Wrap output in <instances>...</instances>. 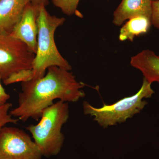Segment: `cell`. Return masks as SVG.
I'll return each instance as SVG.
<instances>
[{
  "label": "cell",
  "instance_id": "7a4b0ae2",
  "mask_svg": "<svg viewBox=\"0 0 159 159\" xmlns=\"http://www.w3.org/2000/svg\"><path fill=\"white\" fill-rule=\"evenodd\" d=\"M65 22L64 18L49 14L44 4L37 7V49L31 69L32 80L43 77L51 66H56L68 71L72 70L68 61L60 53L54 40L56 29Z\"/></svg>",
  "mask_w": 159,
  "mask_h": 159
},
{
  "label": "cell",
  "instance_id": "5b68a950",
  "mask_svg": "<svg viewBox=\"0 0 159 159\" xmlns=\"http://www.w3.org/2000/svg\"><path fill=\"white\" fill-rule=\"evenodd\" d=\"M35 54L8 31L0 30V77L3 81L12 74L32 69Z\"/></svg>",
  "mask_w": 159,
  "mask_h": 159
},
{
  "label": "cell",
  "instance_id": "6da1fadb",
  "mask_svg": "<svg viewBox=\"0 0 159 159\" xmlns=\"http://www.w3.org/2000/svg\"><path fill=\"white\" fill-rule=\"evenodd\" d=\"M84 84L78 82L70 71L54 66L48 68L43 77L21 83L18 105L9 113L25 122L38 120L45 109L56 99L75 102L85 96L81 89Z\"/></svg>",
  "mask_w": 159,
  "mask_h": 159
},
{
  "label": "cell",
  "instance_id": "2e32d148",
  "mask_svg": "<svg viewBox=\"0 0 159 159\" xmlns=\"http://www.w3.org/2000/svg\"><path fill=\"white\" fill-rule=\"evenodd\" d=\"M2 78L0 77V107L7 103L9 100L10 96L9 94L6 93L5 89L3 87L1 83Z\"/></svg>",
  "mask_w": 159,
  "mask_h": 159
},
{
  "label": "cell",
  "instance_id": "ac0fdd59",
  "mask_svg": "<svg viewBox=\"0 0 159 159\" xmlns=\"http://www.w3.org/2000/svg\"><path fill=\"white\" fill-rule=\"evenodd\" d=\"M157 1V0H152V1Z\"/></svg>",
  "mask_w": 159,
  "mask_h": 159
},
{
  "label": "cell",
  "instance_id": "e0dca14e",
  "mask_svg": "<svg viewBox=\"0 0 159 159\" xmlns=\"http://www.w3.org/2000/svg\"><path fill=\"white\" fill-rule=\"evenodd\" d=\"M48 3V0H31L30 2L31 5L36 8L41 4H44L46 6Z\"/></svg>",
  "mask_w": 159,
  "mask_h": 159
},
{
  "label": "cell",
  "instance_id": "9c48e42d",
  "mask_svg": "<svg viewBox=\"0 0 159 159\" xmlns=\"http://www.w3.org/2000/svg\"><path fill=\"white\" fill-rule=\"evenodd\" d=\"M130 65L141 71L144 79L148 82L159 84V55L153 51L143 50L131 57Z\"/></svg>",
  "mask_w": 159,
  "mask_h": 159
},
{
  "label": "cell",
  "instance_id": "9a60e30c",
  "mask_svg": "<svg viewBox=\"0 0 159 159\" xmlns=\"http://www.w3.org/2000/svg\"><path fill=\"white\" fill-rule=\"evenodd\" d=\"M152 25L159 29V0L152 2Z\"/></svg>",
  "mask_w": 159,
  "mask_h": 159
},
{
  "label": "cell",
  "instance_id": "8992f818",
  "mask_svg": "<svg viewBox=\"0 0 159 159\" xmlns=\"http://www.w3.org/2000/svg\"><path fill=\"white\" fill-rule=\"evenodd\" d=\"M43 155L22 129L4 126L0 130V159H42Z\"/></svg>",
  "mask_w": 159,
  "mask_h": 159
},
{
  "label": "cell",
  "instance_id": "7c38bea8",
  "mask_svg": "<svg viewBox=\"0 0 159 159\" xmlns=\"http://www.w3.org/2000/svg\"><path fill=\"white\" fill-rule=\"evenodd\" d=\"M80 0H51L55 7L59 8L63 13L68 16L76 15L81 17V14L77 10Z\"/></svg>",
  "mask_w": 159,
  "mask_h": 159
},
{
  "label": "cell",
  "instance_id": "3957f363",
  "mask_svg": "<svg viewBox=\"0 0 159 159\" xmlns=\"http://www.w3.org/2000/svg\"><path fill=\"white\" fill-rule=\"evenodd\" d=\"M69 118L68 102L59 100L43 111L37 124L26 127L43 156L50 157L59 153L65 139L61 129Z\"/></svg>",
  "mask_w": 159,
  "mask_h": 159
},
{
  "label": "cell",
  "instance_id": "8fae6325",
  "mask_svg": "<svg viewBox=\"0 0 159 159\" xmlns=\"http://www.w3.org/2000/svg\"><path fill=\"white\" fill-rule=\"evenodd\" d=\"M151 25V19L146 16H140L131 18L120 29L119 40L133 42L135 37L148 32Z\"/></svg>",
  "mask_w": 159,
  "mask_h": 159
},
{
  "label": "cell",
  "instance_id": "30bf717a",
  "mask_svg": "<svg viewBox=\"0 0 159 159\" xmlns=\"http://www.w3.org/2000/svg\"><path fill=\"white\" fill-rule=\"evenodd\" d=\"M31 0H0V30L11 32Z\"/></svg>",
  "mask_w": 159,
  "mask_h": 159
},
{
  "label": "cell",
  "instance_id": "4fadbf2b",
  "mask_svg": "<svg viewBox=\"0 0 159 159\" xmlns=\"http://www.w3.org/2000/svg\"><path fill=\"white\" fill-rule=\"evenodd\" d=\"M32 79V72L31 69L23 70L12 74L6 80H4L6 85H10L18 82H25L31 80Z\"/></svg>",
  "mask_w": 159,
  "mask_h": 159
},
{
  "label": "cell",
  "instance_id": "5bb4252c",
  "mask_svg": "<svg viewBox=\"0 0 159 159\" xmlns=\"http://www.w3.org/2000/svg\"><path fill=\"white\" fill-rule=\"evenodd\" d=\"M11 106V103L7 102L0 107V130L8 123L17 124L19 119H14L9 113V110Z\"/></svg>",
  "mask_w": 159,
  "mask_h": 159
},
{
  "label": "cell",
  "instance_id": "ba28073f",
  "mask_svg": "<svg viewBox=\"0 0 159 159\" xmlns=\"http://www.w3.org/2000/svg\"><path fill=\"white\" fill-rule=\"evenodd\" d=\"M152 0H122L114 11L113 23L118 26L135 16H145L151 19Z\"/></svg>",
  "mask_w": 159,
  "mask_h": 159
},
{
  "label": "cell",
  "instance_id": "52a82bcc",
  "mask_svg": "<svg viewBox=\"0 0 159 159\" xmlns=\"http://www.w3.org/2000/svg\"><path fill=\"white\" fill-rule=\"evenodd\" d=\"M38 33L37 8L30 3L10 33L13 37L25 44L30 51L35 54L37 49Z\"/></svg>",
  "mask_w": 159,
  "mask_h": 159
},
{
  "label": "cell",
  "instance_id": "277c9868",
  "mask_svg": "<svg viewBox=\"0 0 159 159\" xmlns=\"http://www.w3.org/2000/svg\"><path fill=\"white\" fill-rule=\"evenodd\" d=\"M151 84L144 78L142 87L136 93L120 99L113 104H104L100 108L94 107L84 101L83 104L84 112L85 115L94 117V120L104 128L125 122L139 113L147 104L144 99L150 98L155 93Z\"/></svg>",
  "mask_w": 159,
  "mask_h": 159
}]
</instances>
